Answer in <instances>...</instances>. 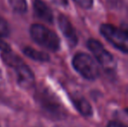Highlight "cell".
<instances>
[{"mask_svg":"<svg viewBox=\"0 0 128 127\" xmlns=\"http://www.w3.org/2000/svg\"><path fill=\"white\" fill-rule=\"evenodd\" d=\"M2 57H3L4 63L13 67L16 71L18 82L21 87L29 89L33 86L35 83V78H34L33 73L18 56L14 54L9 49L2 52Z\"/></svg>","mask_w":128,"mask_h":127,"instance_id":"6da1fadb","label":"cell"},{"mask_svg":"<svg viewBox=\"0 0 128 127\" xmlns=\"http://www.w3.org/2000/svg\"><path fill=\"white\" fill-rule=\"evenodd\" d=\"M30 33L32 39L42 47L52 51H56L59 49L60 41L57 34L43 24H32Z\"/></svg>","mask_w":128,"mask_h":127,"instance_id":"7a4b0ae2","label":"cell"},{"mask_svg":"<svg viewBox=\"0 0 128 127\" xmlns=\"http://www.w3.org/2000/svg\"><path fill=\"white\" fill-rule=\"evenodd\" d=\"M72 65L77 72L86 79L94 80L100 76L98 64L86 53H77L72 59Z\"/></svg>","mask_w":128,"mask_h":127,"instance_id":"3957f363","label":"cell"},{"mask_svg":"<svg viewBox=\"0 0 128 127\" xmlns=\"http://www.w3.org/2000/svg\"><path fill=\"white\" fill-rule=\"evenodd\" d=\"M102 36L120 51L128 54V32L110 24L100 26Z\"/></svg>","mask_w":128,"mask_h":127,"instance_id":"277c9868","label":"cell"},{"mask_svg":"<svg viewBox=\"0 0 128 127\" xmlns=\"http://www.w3.org/2000/svg\"><path fill=\"white\" fill-rule=\"evenodd\" d=\"M87 46L89 50L94 55L95 58L104 68L109 70L115 67V61L112 55L106 51L104 46L96 39L91 38L87 41Z\"/></svg>","mask_w":128,"mask_h":127,"instance_id":"5b68a950","label":"cell"},{"mask_svg":"<svg viewBox=\"0 0 128 127\" xmlns=\"http://www.w3.org/2000/svg\"><path fill=\"white\" fill-rule=\"evenodd\" d=\"M37 99L38 103H40L42 108L51 115L60 117L64 113L62 107L57 99L46 89H40L38 92Z\"/></svg>","mask_w":128,"mask_h":127,"instance_id":"8992f818","label":"cell"},{"mask_svg":"<svg viewBox=\"0 0 128 127\" xmlns=\"http://www.w3.org/2000/svg\"><path fill=\"white\" fill-rule=\"evenodd\" d=\"M58 25L59 29L62 31L63 35L68 41L70 46L73 47L78 43V37L75 29L73 28L72 23L64 15H59L58 17Z\"/></svg>","mask_w":128,"mask_h":127,"instance_id":"52a82bcc","label":"cell"},{"mask_svg":"<svg viewBox=\"0 0 128 127\" xmlns=\"http://www.w3.org/2000/svg\"><path fill=\"white\" fill-rule=\"evenodd\" d=\"M33 10L36 16L38 18L46 21L47 23H52L53 14L49 6L42 0H34Z\"/></svg>","mask_w":128,"mask_h":127,"instance_id":"ba28073f","label":"cell"},{"mask_svg":"<svg viewBox=\"0 0 128 127\" xmlns=\"http://www.w3.org/2000/svg\"><path fill=\"white\" fill-rule=\"evenodd\" d=\"M73 104L77 110L84 116H92V108L90 103L83 97H74L72 98Z\"/></svg>","mask_w":128,"mask_h":127,"instance_id":"9c48e42d","label":"cell"},{"mask_svg":"<svg viewBox=\"0 0 128 127\" xmlns=\"http://www.w3.org/2000/svg\"><path fill=\"white\" fill-rule=\"evenodd\" d=\"M24 53L27 57L30 58L32 59L36 60L39 62H47L49 61L50 58L46 53H44L42 51L34 50L30 47H26L24 49Z\"/></svg>","mask_w":128,"mask_h":127,"instance_id":"30bf717a","label":"cell"},{"mask_svg":"<svg viewBox=\"0 0 128 127\" xmlns=\"http://www.w3.org/2000/svg\"><path fill=\"white\" fill-rule=\"evenodd\" d=\"M12 9L18 13H24L27 10L26 0H9Z\"/></svg>","mask_w":128,"mask_h":127,"instance_id":"8fae6325","label":"cell"},{"mask_svg":"<svg viewBox=\"0 0 128 127\" xmlns=\"http://www.w3.org/2000/svg\"><path fill=\"white\" fill-rule=\"evenodd\" d=\"M9 34V27L4 19L0 18V37H5Z\"/></svg>","mask_w":128,"mask_h":127,"instance_id":"7c38bea8","label":"cell"},{"mask_svg":"<svg viewBox=\"0 0 128 127\" xmlns=\"http://www.w3.org/2000/svg\"><path fill=\"white\" fill-rule=\"evenodd\" d=\"M78 5L84 9H90L92 7L93 0H74Z\"/></svg>","mask_w":128,"mask_h":127,"instance_id":"4fadbf2b","label":"cell"},{"mask_svg":"<svg viewBox=\"0 0 128 127\" xmlns=\"http://www.w3.org/2000/svg\"><path fill=\"white\" fill-rule=\"evenodd\" d=\"M107 127H128V126L122 124V123L117 122V121H112V122H110L108 124Z\"/></svg>","mask_w":128,"mask_h":127,"instance_id":"5bb4252c","label":"cell"},{"mask_svg":"<svg viewBox=\"0 0 128 127\" xmlns=\"http://www.w3.org/2000/svg\"><path fill=\"white\" fill-rule=\"evenodd\" d=\"M8 45H7V44L5 42H4L3 40H2L1 37H0V50H2V51H5V50H8Z\"/></svg>","mask_w":128,"mask_h":127,"instance_id":"9a60e30c","label":"cell"}]
</instances>
